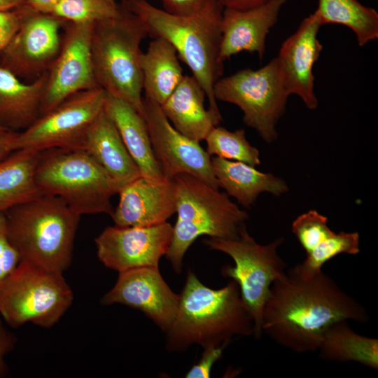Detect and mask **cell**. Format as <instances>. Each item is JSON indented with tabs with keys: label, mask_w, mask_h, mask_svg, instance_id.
Returning <instances> with one entry per match:
<instances>
[{
	"label": "cell",
	"mask_w": 378,
	"mask_h": 378,
	"mask_svg": "<svg viewBox=\"0 0 378 378\" xmlns=\"http://www.w3.org/2000/svg\"><path fill=\"white\" fill-rule=\"evenodd\" d=\"M173 226L164 222L144 227L109 226L94 239L97 254L106 267L122 272L139 267H158L168 252Z\"/></svg>",
	"instance_id": "cell-15"
},
{
	"label": "cell",
	"mask_w": 378,
	"mask_h": 378,
	"mask_svg": "<svg viewBox=\"0 0 378 378\" xmlns=\"http://www.w3.org/2000/svg\"><path fill=\"white\" fill-rule=\"evenodd\" d=\"M317 351L320 358L326 361H354L378 369L377 339L357 334L347 320L337 321L327 329Z\"/></svg>",
	"instance_id": "cell-27"
},
{
	"label": "cell",
	"mask_w": 378,
	"mask_h": 378,
	"mask_svg": "<svg viewBox=\"0 0 378 378\" xmlns=\"http://www.w3.org/2000/svg\"><path fill=\"white\" fill-rule=\"evenodd\" d=\"M111 216L115 226L144 227L160 224L176 213L174 179L152 181L140 176L122 187Z\"/></svg>",
	"instance_id": "cell-18"
},
{
	"label": "cell",
	"mask_w": 378,
	"mask_h": 378,
	"mask_svg": "<svg viewBox=\"0 0 378 378\" xmlns=\"http://www.w3.org/2000/svg\"><path fill=\"white\" fill-rule=\"evenodd\" d=\"M106 92L102 88L76 92L41 115L18 132L14 150L41 152L50 148H81L85 133L104 108Z\"/></svg>",
	"instance_id": "cell-11"
},
{
	"label": "cell",
	"mask_w": 378,
	"mask_h": 378,
	"mask_svg": "<svg viewBox=\"0 0 378 378\" xmlns=\"http://www.w3.org/2000/svg\"><path fill=\"white\" fill-rule=\"evenodd\" d=\"M321 26L314 11L284 41L276 57L288 93L298 95L310 110L318 104L313 68L323 50L317 38Z\"/></svg>",
	"instance_id": "cell-17"
},
{
	"label": "cell",
	"mask_w": 378,
	"mask_h": 378,
	"mask_svg": "<svg viewBox=\"0 0 378 378\" xmlns=\"http://www.w3.org/2000/svg\"><path fill=\"white\" fill-rule=\"evenodd\" d=\"M93 26L65 21L60 51L48 71L40 115L76 92L99 87L91 51Z\"/></svg>",
	"instance_id": "cell-14"
},
{
	"label": "cell",
	"mask_w": 378,
	"mask_h": 378,
	"mask_svg": "<svg viewBox=\"0 0 378 378\" xmlns=\"http://www.w3.org/2000/svg\"><path fill=\"white\" fill-rule=\"evenodd\" d=\"M85 149L106 171L120 190L141 176L120 134L104 108L89 126Z\"/></svg>",
	"instance_id": "cell-20"
},
{
	"label": "cell",
	"mask_w": 378,
	"mask_h": 378,
	"mask_svg": "<svg viewBox=\"0 0 378 378\" xmlns=\"http://www.w3.org/2000/svg\"><path fill=\"white\" fill-rule=\"evenodd\" d=\"M216 101L237 105L243 121L267 143L277 139L276 126L290 94L276 57L258 69H244L221 77L214 88Z\"/></svg>",
	"instance_id": "cell-10"
},
{
	"label": "cell",
	"mask_w": 378,
	"mask_h": 378,
	"mask_svg": "<svg viewBox=\"0 0 378 378\" xmlns=\"http://www.w3.org/2000/svg\"><path fill=\"white\" fill-rule=\"evenodd\" d=\"M113 1H115V0H113Z\"/></svg>",
	"instance_id": "cell-43"
},
{
	"label": "cell",
	"mask_w": 378,
	"mask_h": 378,
	"mask_svg": "<svg viewBox=\"0 0 378 378\" xmlns=\"http://www.w3.org/2000/svg\"><path fill=\"white\" fill-rule=\"evenodd\" d=\"M179 295L174 293L158 267H139L119 273L113 287L102 298L104 305L121 304L144 313L163 331L172 323Z\"/></svg>",
	"instance_id": "cell-16"
},
{
	"label": "cell",
	"mask_w": 378,
	"mask_h": 378,
	"mask_svg": "<svg viewBox=\"0 0 378 378\" xmlns=\"http://www.w3.org/2000/svg\"><path fill=\"white\" fill-rule=\"evenodd\" d=\"M143 116L146 122L154 154L165 178L189 174L218 190L211 156L200 142L177 131L164 114L160 105L143 98Z\"/></svg>",
	"instance_id": "cell-13"
},
{
	"label": "cell",
	"mask_w": 378,
	"mask_h": 378,
	"mask_svg": "<svg viewBox=\"0 0 378 378\" xmlns=\"http://www.w3.org/2000/svg\"><path fill=\"white\" fill-rule=\"evenodd\" d=\"M211 161L219 188L244 207L253 205L261 192L279 196L288 190L283 179L261 172L246 163L217 156H211Z\"/></svg>",
	"instance_id": "cell-24"
},
{
	"label": "cell",
	"mask_w": 378,
	"mask_h": 378,
	"mask_svg": "<svg viewBox=\"0 0 378 378\" xmlns=\"http://www.w3.org/2000/svg\"><path fill=\"white\" fill-rule=\"evenodd\" d=\"M74 294L63 273L25 260L0 282V314L12 328L31 323L50 328L71 307Z\"/></svg>",
	"instance_id": "cell-8"
},
{
	"label": "cell",
	"mask_w": 378,
	"mask_h": 378,
	"mask_svg": "<svg viewBox=\"0 0 378 378\" xmlns=\"http://www.w3.org/2000/svg\"><path fill=\"white\" fill-rule=\"evenodd\" d=\"M291 230L306 253L333 233L328 226V218L314 209L298 216Z\"/></svg>",
	"instance_id": "cell-32"
},
{
	"label": "cell",
	"mask_w": 378,
	"mask_h": 378,
	"mask_svg": "<svg viewBox=\"0 0 378 378\" xmlns=\"http://www.w3.org/2000/svg\"><path fill=\"white\" fill-rule=\"evenodd\" d=\"M206 94L192 76L185 75L160 107L172 126L190 139L200 142L220 122L204 107Z\"/></svg>",
	"instance_id": "cell-22"
},
{
	"label": "cell",
	"mask_w": 378,
	"mask_h": 378,
	"mask_svg": "<svg viewBox=\"0 0 378 378\" xmlns=\"http://www.w3.org/2000/svg\"><path fill=\"white\" fill-rule=\"evenodd\" d=\"M321 25L337 24L351 29L359 46L378 38V13L358 0H318L315 10Z\"/></svg>",
	"instance_id": "cell-28"
},
{
	"label": "cell",
	"mask_w": 378,
	"mask_h": 378,
	"mask_svg": "<svg viewBox=\"0 0 378 378\" xmlns=\"http://www.w3.org/2000/svg\"><path fill=\"white\" fill-rule=\"evenodd\" d=\"M360 251L358 232H333L306 253V258L295 267L302 275H312L320 272L322 266L334 257L342 253L356 255Z\"/></svg>",
	"instance_id": "cell-30"
},
{
	"label": "cell",
	"mask_w": 378,
	"mask_h": 378,
	"mask_svg": "<svg viewBox=\"0 0 378 378\" xmlns=\"http://www.w3.org/2000/svg\"><path fill=\"white\" fill-rule=\"evenodd\" d=\"M173 179L176 188L177 218L165 256L178 274L186 251L199 237L237 239L248 215L227 193L193 176L181 174Z\"/></svg>",
	"instance_id": "cell-6"
},
{
	"label": "cell",
	"mask_w": 378,
	"mask_h": 378,
	"mask_svg": "<svg viewBox=\"0 0 378 378\" xmlns=\"http://www.w3.org/2000/svg\"><path fill=\"white\" fill-rule=\"evenodd\" d=\"M166 332L169 351L181 352L195 344L225 347L235 336H254V323L235 281L212 289L188 270L175 318Z\"/></svg>",
	"instance_id": "cell-2"
},
{
	"label": "cell",
	"mask_w": 378,
	"mask_h": 378,
	"mask_svg": "<svg viewBox=\"0 0 378 378\" xmlns=\"http://www.w3.org/2000/svg\"><path fill=\"white\" fill-rule=\"evenodd\" d=\"M40 153L18 149L0 159V213L43 194L35 177Z\"/></svg>",
	"instance_id": "cell-26"
},
{
	"label": "cell",
	"mask_w": 378,
	"mask_h": 378,
	"mask_svg": "<svg viewBox=\"0 0 378 378\" xmlns=\"http://www.w3.org/2000/svg\"><path fill=\"white\" fill-rule=\"evenodd\" d=\"M20 260L8 239L5 214L0 213V282L13 271Z\"/></svg>",
	"instance_id": "cell-33"
},
{
	"label": "cell",
	"mask_w": 378,
	"mask_h": 378,
	"mask_svg": "<svg viewBox=\"0 0 378 378\" xmlns=\"http://www.w3.org/2000/svg\"><path fill=\"white\" fill-rule=\"evenodd\" d=\"M148 35L143 21L127 6L118 4L117 13L94 23L91 51L97 83L107 93L130 103L143 115L141 44Z\"/></svg>",
	"instance_id": "cell-5"
},
{
	"label": "cell",
	"mask_w": 378,
	"mask_h": 378,
	"mask_svg": "<svg viewBox=\"0 0 378 378\" xmlns=\"http://www.w3.org/2000/svg\"><path fill=\"white\" fill-rule=\"evenodd\" d=\"M60 0H23L22 5L38 13L52 14Z\"/></svg>",
	"instance_id": "cell-38"
},
{
	"label": "cell",
	"mask_w": 378,
	"mask_h": 378,
	"mask_svg": "<svg viewBox=\"0 0 378 378\" xmlns=\"http://www.w3.org/2000/svg\"><path fill=\"white\" fill-rule=\"evenodd\" d=\"M23 0H0V10H10L21 6Z\"/></svg>",
	"instance_id": "cell-41"
},
{
	"label": "cell",
	"mask_w": 378,
	"mask_h": 378,
	"mask_svg": "<svg viewBox=\"0 0 378 378\" xmlns=\"http://www.w3.org/2000/svg\"><path fill=\"white\" fill-rule=\"evenodd\" d=\"M342 320L365 323V308L322 270L309 276L293 267L270 287L262 332L295 353L317 351L327 329Z\"/></svg>",
	"instance_id": "cell-1"
},
{
	"label": "cell",
	"mask_w": 378,
	"mask_h": 378,
	"mask_svg": "<svg viewBox=\"0 0 378 378\" xmlns=\"http://www.w3.org/2000/svg\"><path fill=\"white\" fill-rule=\"evenodd\" d=\"M21 21L19 7L0 10V52L6 48L17 31Z\"/></svg>",
	"instance_id": "cell-36"
},
{
	"label": "cell",
	"mask_w": 378,
	"mask_h": 378,
	"mask_svg": "<svg viewBox=\"0 0 378 378\" xmlns=\"http://www.w3.org/2000/svg\"><path fill=\"white\" fill-rule=\"evenodd\" d=\"M225 346H207L201 358L186 374V378H209L214 364L220 358Z\"/></svg>",
	"instance_id": "cell-34"
},
{
	"label": "cell",
	"mask_w": 378,
	"mask_h": 378,
	"mask_svg": "<svg viewBox=\"0 0 378 378\" xmlns=\"http://www.w3.org/2000/svg\"><path fill=\"white\" fill-rule=\"evenodd\" d=\"M48 71L31 82H24L0 66V127L20 132L39 116Z\"/></svg>",
	"instance_id": "cell-23"
},
{
	"label": "cell",
	"mask_w": 378,
	"mask_h": 378,
	"mask_svg": "<svg viewBox=\"0 0 378 378\" xmlns=\"http://www.w3.org/2000/svg\"><path fill=\"white\" fill-rule=\"evenodd\" d=\"M0 314V378L7 375L8 368L6 361V356L14 349L16 337L3 325Z\"/></svg>",
	"instance_id": "cell-37"
},
{
	"label": "cell",
	"mask_w": 378,
	"mask_h": 378,
	"mask_svg": "<svg viewBox=\"0 0 378 378\" xmlns=\"http://www.w3.org/2000/svg\"><path fill=\"white\" fill-rule=\"evenodd\" d=\"M286 0H269L248 9L224 8L221 20L220 59L224 62L243 51L262 59L266 38L278 20Z\"/></svg>",
	"instance_id": "cell-19"
},
{
	"label": "cell",
	"mask_w": 378,
	"mask_h": 378,
	"mask_svg": "<svg viewBox=\"0 0 378 378\" xmlns=\"http://www.w3.org/2000/svg\"><path fill=\"white\" fill-rule=\"evenodd\" d=\"M139 62L145 97L162 105L185 76L176 49L167 40L154 37Z\"/></svg>",
	"instance_id": "cell-25"
},
{
	"label": "cell",
	"mask_w": 378,
	"mask_h": 378,
	"mask_svg": "<svg viewBox=\"0 0 378 378\" xmlns=\"http://www.w3.org/2000/svg\"><path fill=\"white\" fill-rule=\"evenodd\" d=\"M4 131H8V130H5V129L0 127V132H4Z\"/></svg>",
	"instance_id": "cell-42"
},
{
	"label": "cell",
	"mask_w": 378,
	"mask_h": 378,
	"mask_svg": "<svg viewBox=\"0 0 378 378\" xmlns=\"http://www.w3.org/2000/svg\"><path fill=\"white\" fill-rule=\"evenodd\" d=\"M118 10L113 0H60L52 14L66 22L94 23L114 16Z\"/></svg>",
	"instance_id": "cell-31"
},
{
	"label": "cell",
	"mask_w": 378,
	"mask_h": 378,
	"mask_svg": "<svg viewBox=\"0 0 378 378\" xmlns=\"http://www.w3.org/2000/svg\"><path fill=\"white\" fill-rule=\"evenodd\" d=\"M20 26L0 52V66L22 80L31 82L46 73L62 43L65 21L52 14L35 12L21 5Z\"/></svg>",
	"instance_id": "cell-12"
},
{
	"label": "cell",
	"mask_w": 378,
	"mask_h": 378,
	"mask_svg": "<svg viewBox=\"0 0 378 378\" xmlns=\"http://www.w3.org/2000/svg\"><path fill=\"white\" fill-rule=\"evenodd\" d=\"M204 140L206 151L211 157L234 160L253 167L260 164L259 151L247 141L243 129L229 131L218 125L210 131Z\"/></svg>",
	"instance_id": "cell-29"
},
{
	"label": "cell",
	"mask_w": 378,
	"mask_h": 378,
	"mask_svg": "<svg viewBox=\"0 0 378 378\" xmlns=\"http://www.w3.org/2000/svg\"><path fill=\"white\" fill-rule=\"evenodd\" d=\"M284 239L262 245L247 232L246 225L235 239L209 238L204 243L211 249L223 252L232 258L235 265H227L222 275L237 282L243 303L254 323V337L262 335L263 309L271 285L287 277L286 264L277 253Z\"/></svg>",
	"instance_id": "cell-9"
},
{
	"label": "cell",
	"mask_w": 378,
	"mask_h": 378,
	"mask_svg": "<svg viewBox=\"0 0 378 378\" xmlns=\"http://www.w3.org/2000/svg\"><path fill=\"white\" fill-rule=\"evenodd\" d=\"M36 181L44 194L56 195L76 214L112 216L118 188L106 171L81 148H50L40 153Z\"/></svg>",
	"instance_id": "cell-7"
},
{
	"label": "cell",
	"mask_w": 378,
	"mask_h": 378,
	"mask_svg": "<svg viewBox=\"0 0 378 378\" xmlns=\"http://www.w3.org/2000/svg\"><path fill=\"white\" fill-rule=\"evenodd\" d=\"M4 214L8 239L21 260L62 273L69 268L80 216L63 200L43 193Z\"/></svg>",
	"instance_id": "cell-4"
},
{
	"label": "cell",
	"mask_w": 378,
	"mask_h": 378,
	"mask_svg": "<svg viewBox=\"0 0 378 378\" xmlns=\"http://www.w3.org/2000/svg\"><path fill=\"white\" fill-rule=\"evenodd\" d=\"M18 132L4 131L0 132V159L14 150L13 144Z\"/></svg>",
	"instance_id": "cell-39"
},
{
	"label": "cell",
	"mask_w": 378,
	"mask_h": 378,
	"mask_svg": "<svg viewBox=\"0 0 378 378\" xmlns=\"http://www.w3.org/2000/svg\"><path fill=\"white\" fill-rule=\"evenodd\" d=\"M223 8L248 9L260 5L269 0H217Z\"/></svg>",
	"instance_id": "cell-40"
},
{
	"label": "cell",
	"mask_w": 378,
	"mask_h": 378,
	"mask_svg": "<svg viewBox=\"0 0 378 378\" xmlns=\"http://www.w3.org/2000/svg\"><path fill=\"white\" fill-rule=\"evenodd\" d=\"M127 7L146 25L148 34L169 41L178 57L189 67L201 85L209 102V111L223 120L214 88L222 77L224 64L220 59L221 20L224 8L213 0L200 13L176 16L152 5L147 0H125Z\"/></svg>",
	"instance_id": "cell-3"
},
{
	"label": "cell",
	"mask_w": 378,
	"mask_h": 378,
	"mask_svg": "<svg viewBox=\"0 0 378 378\" xmlns=\"http://www.w3.org/2000/svg\"><path fill=\"white\" fill-rule=\"evenodd\" d=\"M104 110L116 126L141 176L152 181L164 180L144 116L125 100L107 92Z\"/></svg>",
	"instance_id": "cell-21"
},
{
	"label": "cell",
	"mask_w": 378,
	"mask_h": 378,
	"mask_svg": "<svg viewBox=\"0 0 378 378\" xmlns=\"http://www.w3.org/2000/svg\"><path fill=\"white\" fill-rule=\"evenodd\" d=\"M163 10L176 16H190L205 9L213 0H160Z\"/></svg>",
	"instance_id": "cell-35"
}]
</instances>
